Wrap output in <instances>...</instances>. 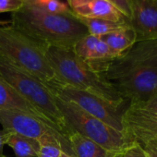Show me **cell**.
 <instances>
[{"mask_svg":"<svg viewBox=\"0 0 157 157\" xmlns=\"http://www.w3.org/2000/svg\"><path fill=\"white\" fill-rule=\"evenodd\" d=\"M0 124L4 129L35 140H39L45 133H52L59 140L63 150L69 156L75 157L69 141L66 137L25 113L0 109Z\"/></svg>","mask_w":157,"mask_h":157,"instance_id":"ba28073f","label":"cell"},{"mask_svg":"<svg viewBox=\"0 0 157 157\" xmlns=\"http://www.w3.org/2000/svg\"><path fill=\"white\" fill-rule=\"evenodd\" d=\"M38 157H71L62 148L59 140L52 133L44 134L39 140Z\"/></svg>","mask_w":157,"mask_h":157,"instance_id":"e0dca14e","label":"cell"},{"mask_svg":"<svg viewBox=\"0 0 157 157\" xmlns=\"http://www.w3.org/2000/svg\"><path fill=\"white\" fill-rule=\"evenodd\" d=\"M24 1H25V0H24Z\"/></svg>","mask_w":157,"mask_h":157,"instance_id":"83f0119b","label":"cell"},{"mask_svg":"<svg viewBox=\"0 0 157 157\" xmlns=\"http://www.w3.org/2000/svg\"><path fill=\"white\" fill-rule=\"evenodd\" d=\"M67 3L78 19H103L128 22V19L108 0H67Z\"/></svg>","mask_w":157,"mask_h":157,"instance_id":"30bf717a","label":"cell"},{"mask_svg":"<svg viewBox=\"0 0 157 157\" xmlns=\"http://www.w3.org/2000/svg\"><path fill=\"white\" fill-rule=\"evenodd\" d=\"M0 157H8V156H4V155H1V154H0Z\"/></svg>","mask_w":157,"mask_h":157,"instance_id":"4316f807","label":"cell"},{"mask_svg":"<svg viewBox=\"0 0 157 157\" xmlns=\"http://www.w3.org/2000/svg\"><path fill=\"white\" fill-rule=\"evenodd\" d=\"M88 30L89 34L104 36L128 26V22H117L103 19H78Z\"/></svg>","mask_w":157,"mask_h":157,"instance_id":"2e32d148","label":"cell"},{"mask_svg":"<svg viewBox=\"0 0 157 157\" xmlns=\"http://www.w3.org/2000/svg\"><path fill=\"white\" fill-rule=\"evenodd\" d=\"M131 106L141 113H144L148 116L153 117L157 118V93L150 97L147 101L139 104V105H128Z\"/></svg>","mask_w":157,"mask_h":157,"instance_id":"ffe728a7","label":"cell"},{"mask_svg":"<svg viewBox=\"0 0 157 157\" xmlns=\"http://www.w3.org/2000/svg\"><path fill=\"white\" fill-rule=\"evenodd\" d=\"M150 157H157V139H151L140 144Z\"/></svg>","mask_w":157,"mask_h":157,"instance_id":"cb8c5ba5","label":"cell"},{"mask_svg":"<svg viewBox=\"0 0 157 157\" xmlns=\"http://www.w3.org/2000/svg\"><path fill=\"white\" fill-rule=\"evenodd\" d=\"M12 133H13L12 131L8 130V129H4V128L0 130V154H1V152L3 151L4 145L7 144L9 138Z\"/></svg>","mask_w":157,"mask_h":157,"instance_id":"d4e9b609","label":"cell"},{"mask_svg":"<svg viewBox=\"0 0 157 157\" xmlns=\"http://www.w3.org/2000/svg\"><path fill=\"white\" fill-rule=\"evenodd\" d=\"M68 141L75 157H119L120 155L106 150L92 140L72 132L68 136Z\"/></svg>","mask_w":157,"mask_h":157,"instance_id":"4fadbf2b","label":"cell"},{"mask_svg":"<svg viewBox=\"0 0 157 157\" xmlns=\"http://www.w3.org/2000/svg\"><path fill=\"white\" fill-rule=\"evenodd\" d=\"M55 102L70 132H78L106 150L121 154L133 141L127 134L89 115L75 104L54 94Z\"/></svg>","mask_w":157,"mask_h":157,"instance_id":"8992f818","label":"cell"},{"mask_svg":"<svg viewBox=\"0 0 157 157\" xmlns=\"http://www.w3.org/2000/svg\"><path fill=\"white\" fill-rule=\"evenodd\" d=\"M45 54L60 83L89 92L117 106H128L104 75L78 56L73 48L46 46Z\"/></svg>","mask_w":157,"mask_h":157,"instance_id":"3957f363","label":"cell"},{"mask_svg":"<svg viewBox=\"0 0 157 157\" xmlns=\"http://www.w3.org/2000/svg\"><path fill=\"white\" fill-rule=\"evenodd\" d=\"M46 46L10 24L0 25V56L44 84L60 83L45 54Z\"/></svg>","mask_w":157,"mask_h":157,"instance_id":"277c9868","label":"cell"},{"mask_svg":"<svg viewBox=\"0 0 157 157\" xmlns=\"http://www.w3.org/2000/svg\"><path fill=\"white\" fill-rule=\"evenodd\" d=\"M99 40V36L88 34L83 38L80 39L75 44V45L73 46V51L78 56L90 62L92 60L94 49Z\"/></svg>","mask_w":157,"mask_h":157,"instance_id":"ac0fdd59","label":"cell"},{"mask_svg":"<svg viewBox=\"0 0 157 157\" xmlns=\"http://www.w3.org/2000/svg\"><path fill=\"white\" fill-rule=\"evenodd\" d=\"M10 25L44 46L73 48L88 35V30L72 12L51 13L33 0H25L22 7L11 13Z\"/></svg>","mask_w":157,"mask_h":157,"instance_id":"7a4b0ae2","label":"cell"},{"mask_svg":"<svg viewBox=\"0 0 157 157\" xmlns=\"http://www.w3.org/2000/svg\"><path fill=\"white\" fill-rule=\"evenodd\" d=\"M128 20L130 17V0H108Z\"/></svg>","mask_w":157,"mask_h":157,"instance_id":"603a6c76","label":"cell"},{"mask_svg":"<svg viewBox=\"0 0 157 157\" xmlns=\"http://www.w3.org/2000/svg\"><path fill=\"white\" fill-rule=\"evenodd\" d=\"M102 74L128 105L147 101L157 93V39L136 42Z\"/></svg>","mask_w":157,"mask_h":157,"instance_id":"6da1fadb","label":"cell"},{"mask_svg":"<svg viewBox=\"0 0 157 157\" xmlns=\"http://www.w3.org/2000/svg\"><path fill=\"white\" fill-rule=\"evenodd\" d=\"M24 3V0H0V14L19 10Z\"/></svg>","mask_w":157,"mask_h":157,"instance_id":"7402d4cb","label":"cell"},{"mask_svg":"<svg viewBox=\"0 0 157 157\" xmlns=\"http://www.w3.org/2000/svg\"><path fill=\"white\" fill-rule=\"evenodd\" d=\"M124 132L133 141L142 144L157 139V118L128 106L123 115Z\"/></svg>","mask_w":157,"mask_h":157,"instance_id":"8fae6325","label":"cell"},{"mask_svg":"<svg viewBox=\"0 0 157 157\" xmlns=\"http://www.w3.org/2000/svg\"><path fill=\"white\" fill-rule=\"evenodd\" d=\"M45 85L55 95L75 104L89 115L115 129L124 132L123 115L128 106H117L102 97L67 84L50 83Z\"/></svg>","mask_w":157,"mask_h":157,"instance_id":"52a82bcc","label":"cell"},{"mask_svg":"<svg viewBox=\"0 0 157 157\" xmlns=\"http://www.w3.org/2000/svg\"><path fill=\"white\" fill-rule=\"evenodd\" d=\"M119 157H150L145 151L143 147L138 142H133L129 145L124 151L120 154Z\"/></svg>","mask_w":157,"mask_h":157,"instance_id":"44dd1931","label":"cell"},{"mask_svg":"<svg viewBox=\"0 0 157 157\" xmlns=\"http://www.w3.org/2000/svg\"><path fill=\"white\" fill-rule=\"evenodd\" d=\"M0 109L19 111V112L25 113L38 119L39 121L43 122L44 125L48 126L49 128L56 130L61 134L57 127L52 121H50L31 103H29L26 99H24L1 76H0Z\"/></svg>","mask_w":157,"mask_h":157,"instance_id":"7c38bea8","label":"cell"},{"mask_svg":"<svg viewBox=\"0 0 157 157\" xmlns=\"http://www.w3.org/2000/svg\"><path fill=\"white\" fill-rule=\"evenodd\" d=\"M101 39L108 46L113 58L121 56L137 42L135 32L128 25L101 36Z\"/></svg>","mask_w":157,"mask_h":157,"instance_id":"5bb4252c","label":"cell"},{"mask_svg":"<svg viewBox=\"0 0 157 157\" xmlns=\"http://www.w3.org/2000/svg\"><path fill=\"white\" fill-rule=\"evenodd\" d=\"M128 26L137 42L157 39V0H130Z\"/></svg>","mask_w":157,"mask_h":157,"instance_id":"9c48e42d","label":"cell"},{"mask_svg":"<svg viewBox=\"0 0 157 157\" xmlns=\"http://www.w3.org/2000/svg\"><path fill=\"white\" fill-rule=\"evenodd\" d=\"M33 1L43 10L51 13L61 14L72 12L67 3L64 2L63 0H33Z\"/></svg>","mask_w":157,"mask_h":157,"instance_id":"d6986e66","label":"cell"},{"mask_svg":"<svg viewBox=\"0 0 157 157\" xmlns=\"http://www.w3.org/2000/svg\"><path fill=\"white\" fill-rule=\"evenodd\" d=\"M7 144L11 147L17 157H38L40 151L38 140L13 132Z\"/></svg>","mask_w":157,"mask_h":157,"instance_id":"9a60e30c","label":"cell"},{"mask_svg":"<svg viewBox=\"0 0 157 157\" xmlns=\"http://www.w3.org/2000/svg\"><path fill=\"white\" fill-rule=\"evenodd\" d=\"M0 76L24 99L52 121L62 135L68 138L71 132L55 102L54 94L44 82L2 56H0Z\"/></svg>","mask_w":157,"mask_h":157,"instance_id":"5b68a950","label":"cell"},{"mask_svg":"<svg viewBox=\"0 0 157 157\" xmlns=\"http://www.w3.org/2000/svg\"><path fill=\"white\" fill-rule=\"evenodd\" d=\"M6 23H4V22H0V25H5Z\"/></svg>","mask_w":157,"mask_h":157,"instance_id":"484cf974","label":"cell"}]
</instances>
